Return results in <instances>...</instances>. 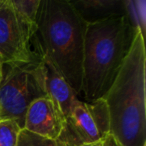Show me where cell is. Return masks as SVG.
<instances>
[{"instance_id": "1", "label": "cell", "mask_w": 146, "mask_h": 146, "mask_svg": "<svg viewBox=\"0 0 146 146\" xmlns=\"http://www.w3.org/2000/svg\"><path fill=\"white\" fill-rule=\"evenodd\" d=\"M87 23L68 0H41L37 30V51L81 95L84 40Z\"/></svg>"}, {"instance_id": "2", "label": "cell", "mask_w": 146, "mask_h": 146, "mask_svg": "<svg viewBox=\"0 0 146 146\" xmlns=\"http://www.w3.org/2000/svg\"><path fill=\"white\" fill-rule=\"evenodd\" d=\"M129 12L87 24L84 40L81 94L87 102L104 97L131 48L138 25Z\"/></svg>"}, {"instance_id": "3", "label": "cell", "mask_w": 146, "mask_h": 146, "mask_svg": "<svg viewBox=\"0 0 146 146\" xmlns=\"http://www.w3.org/2000/svg\"><path fill=\"white\" fill-rule=\"evenodd\" d=\"M103 99L109 115L110 134L122 146L146 145L145 36L139 27L122 67Z\"/></svg>"}, {"instance_id": "4", "label": "cell", "mask_w": 146, "mask_h": 146, "mask_svg": "<svg viewBox=\"0 0 146 146\" xmlns=\"http://www.w3.org/2000/svg\"><path fill=\"white\" fill-rule=\"evenodd\" d=\"M45 75L42 58L29 63L4 64L0 82V120H14L23 129L29 105L47 95Z\"/></svg>"}, {"instance_id": "5", "label": "cell", "mask_w": 146, "mask_h": 146, "mask_svg": "<svg viewBox=\"0 0 146 146\" xmlns=\"http://www.w3.org/2000/svg\"><path fill=\"white\" fill-rule=\"evenodd\" d=\"M108 134L109 115L103 98L89 102L78 99L57 142L61 146H81L101 142Z\"/></svg>"}, {"instance_id": "6", "label": "cell", "mask_w": 146, "mask_h": 146, "mask_svg": "<svg viewBox=\"0 0 146 146\" xmlns=\"http://www.w3.org/2000/svg\"><path fill=\"white\" fill-rule=\"evenodd\" d=\"M36 30L37 24L17 12L10 0H0V57L4 64L40 60V55L31 49Z\"/></svg>"}, {"instance_id": "7", "label": "cell", "mask_w": 146, "mask_h": 146, "mask_svg": "<svg viewBox=\"0 0 146 146\" xmlns=\"http://www.w3.org/2000/svg\"><path fill=\"white\" fill-rule=\"evenodd\" d=\"M64 115L48 95L33 101L27 108L23 129L51 140L59 139L65 127Z\"/></svg>"}, {"instance_id": "8", "label": "cell", "mask_w": 146, "mask_h": 146, "mask_svg": "<svg viewBox=\"0 0 146 146\" xmlns=\"http://www.w3.org/2000/svg\"><path fill=\"white\" fill-rule=\"evenodd\" d=\"M87 24L129 12V1L121 0H79L70 1Z\"/></svg>"}, {"instance_id": "9", "label": "cell", "mask_w": 146, "mask_h": 146, "mask_svg": "<svg viewBox=\"0 0 146 146\" xmlns=\"http://www.w3.org/2000/svg\"><path fill=\"white\" fill-rule=\"evenodd\" d=\"M45 86L47 95L55 101L60 108L65 119L69 116L73 105L79 99L66 80L48 62H45Z\"/></svg>"}, {"instance_id": "10", "label": "cell", "mask_w": 146, "mask_h": 146, "mask_svg": "<svg viewBox=\"0 0 146 146\" xmlns=\"http://www.w3.org/2000/svg\"><path fill=\"white\" fill-rule=\"evenodd\" d=\"M21 127L14 120H0V146H17Z\"/></svg>"}, {"instance_id": "11", "label": "cell", "mask_w": 146, "mask_h": 146, "mask_svg": "<svg viewBox=\"0 0 146 146\" xmlns=\"http://www.w3.org/2000/svg\"><path fill=\"white\" fill-rule=\"evenodd\" d=\"M17 12L20 13L26 20L33 24H37L41 0H10Z\"/></svg>"}, {"instance_id": "12", "label": "cell", "mask_w": 146, "mask_h": 146, "mask_svg": "<svg viewBox=\"0 0 146 146\" xmlns=\"http://www.w3.org/2000/svg\"><path fill=\"white\" fill-rule=\"evenodd\" d=\"M17 146H61L55 140L36 135L25 129H21Z\"/></svg>"}, {"instance_id": "13", "label": "cell", "mask_w": 146, "mask_h": 146, "mask_svg": "<svg viewBox=\"0 0 146 146\" xmlns=\"http://www.w3.org/2000/svg\"><path fill=\"white\" fill-rule=\"evenodd\" d=\"M102 146H122V145L112 134H108L102 140Z\"/></svg>"}, {"instance_id": "14", "label": "cell", "mask_w": 146, "mask_h": 146, "mask_svg": "<svg viewBox=\"0 0 146 146\" xmlns=\"http://www.w3.org/2000/svg\"><path fill=\"white\" fill-rule=\"evenodd\" d=\"M3 70H4V62H3L2 58L0 57V82L2 81L3 78Z\"/></svg>"}, {"instance_id": "15", "label": "cell", "mask_w": 146, "mask_h": 146, "mask_svg": "<svg viewBox=\"0 0 146 146\" xmlns=\"http://www.w3.org/2000/svg\"><path fill=\"white\" fill-rule=\"evenodd\" d=\"M81 146H102V141L98 142V143H91V144H84Z\"/></svg>"}, {"instance_id": "16", "label": "cell", "mask_w": 146, "mask_h": 146, "mask_svg": "<svg viewBox=\"0 0 146 146\" xmlns=\"http://www.w3.org/2000/svg\"><path fill=\"white\" fill-rule=\"evenodd\" d=\"M144 146H146V145H144Z\"/></svg>"}]
</instances>
